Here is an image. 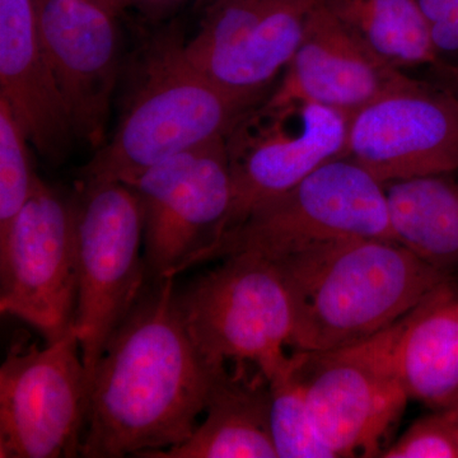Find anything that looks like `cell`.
<instances>
[{
    "label": "cell",
    "instance_id": "ba28073f",
    "mask_svg": "<svg viewBox=\"0 0 458 458\" xmlns=\"http://www.w3.org/2000/svg\"><path fill=\"white\" fill-rule=\"evenodd\" d=\"M349 119L304 99L271 96L243 114L225 138L233 198L219 236L322 165L348 157Z\"/></svg>",
    "mask_w": 458,
    "mask_h": 458
},
{
    "label": "cell",
    "instance_id": "603a6c76",
    "mask_svg": "<svg viewBox=\"0 0 458 458\" xmlns=\"http://www.w3.org/2000/svg\"><path fill=\"white\" fill-rule=\"evenodd\" d=\"M385 458H458V428L442 410L412 423Z\"/></svg>",
    "mask_w": 458,
    "mask_h": 458
},
{
    "label": "cell",
    "instance_id": "3957f363",
    "mask_svg": "<svg viewBox=\"0 0 458 458\" xmlns=\"http://www.w3.org/2000/svg\"><path fill=\"white\" fill-rule=\"evenodd\" d=\"M113 137L82 170V182L129 183L153 165L227 138L262 99L241 98L197 71L179 32L150 42Z\"/></svg>",
    "mask_w": 458,
    "mask_h": 458
},
{
    "label": "cell",
    "instance_id": "7c38bea8",
    "mask_svg": "<svg viewBox=\"0 0 458 458\" xmlns=\"http://www.w3.org/2000/svg\"><path fill=\"white\" fill-rule=\"evenodd\" d=\"M348 157L379 182L458 171V101L406 75L349 119Z\"/></svg>",
    "mask_w": 458,
    "mask_h": 458
},
{
    "label": "cell",
    "instance_id": "30bf717a",
    "mask_svg": "<svg viewBox=\"0 0 458 458\" xmlns=\"http://www.w3.org/2000/svg\"><path fill=\"white\" fill-rule=\"evenodd\" d=\"M77 295L74 198L38 179L0 238V311L55 343L74 331Z\"/></svg>",
    "mask_w": 458,
    "mask_h": 458
},
{
    "label": "cell",
    "instance_id": "44dd1931",
    "mask_svg": "<svg viewBox=\"0 0 458 458\" xmlns=\"http://www.w3.org/2000/svg\"><path fill=\"white\" fill-rule=\"evenodd\" d=\"M267 379L271 436L278 458H336L312 417L294 352Z\"/></svg>",
    "mask_w": 458,
    "mask_h": 458
},
{
    "label": "cell",
    "instance_id": "277c9868",
    "mask_svg": "<svg viewBox=\"0 0 458 458\" xmlns=\"http://www.w3.org/2000/svg\"><path fill=\"white\" fill-rule=\"evenodd\" d=\"M355 238L396 241L384 183L343 157L256 207L242 222L195 255L185 270L237 254L278 261L322 243Z\"/></svg>",
    "mask_w": 458,
    "mask_h": 458
},
{
    "label": "cell",
    "instance_id": "9a60e30c",
    "mask_svg": "<svg viewBox=\"0 0 458 458\" xmlns=\"http://www.w3.org/2000/svg\"><path fill=\"white\" fill-rule=\"evenodd\" d=\"M405 77L318 0L302 41L271 98L304 99L351 117Z\"/></svg>",
    "mask_w": 458,
    "mask_h": 458
},
{
    "label": "cell",
    "instance_id": "e0dca14e",
    "mask_svg": "<svg viewBox=\"0 0 458 458\" xmlns=\"http://www.w3.org/2000/svg\"><path fill=\"white\" fill-rule=\"evenodd\" d=\"M246 363L223 367L208 396L205 419L191 437L148 458H278L270 429L267 379L258 370L249 378Z\"/></svg>",
    "mask_w": 458,
    "mask_h": 458
},
{
    "label": "cell",
    "instance_id": "2e32d148",
    "mask_svg": "<svg viewBox=\"0 0 458 458\" xmlns=\"http://www.w3.org/2000/svg\"><path fill=\"white\" fill-rule=\"evenodd\" d=\"M0 98L38 155L60 164L75 135L42 44L33 0H0Z\"/></svg>",
    "mask_w": 458,
    "mask_h": 458
},
{
    "label": "cell",
    "instance_id": "d4e9b609",
    "mask_svg": "<svg viewBox=\"0 0 458 458\" xmlns=\"http://www.w3.org/2000/svg\"><path fill=\"white\" fill-rule=\"evenodd\" d=\"M188 2H195V0H119L123 9H135L148 20L167 17Z\"/></svg>",
    "mask_w": 458,
    "mask_h": 458
},
{
    "label": "cell",
    "instance_id": "83f0119b",
    "mask_svg": "<svg viewBox=\"0 0 458 458\" xmlns=\"http://www.w3.org/2000/svg\"><path fill=\"white\" fill-rule=\"evenodd\" d=\"M95 2H98L102 7L108 9L114 16H119L123 11L122 5H120L119 0H95Z\"/></svg>",
    "mask_w": 458,
    "mask_h": 458
},
{
    "label": "cell",
    "instance_id": "d6986e66",
    "mask_svg": "<svg viewBox=\"0 0 458 458\" xmlns=\"http://www.w3.org/2000/svg\"><path fill=\"white\" fill-rule=\"evenodd\" d=\"M401 381L409 400L437 410L458 393V298L443 289L414 319L399 348Z\"/></svg>",
    "mask_w": 458,
    "mask_h": 458
},
{
    "label": "cell",
    "instance_id": "52a82bcc",
    "mask_svg": "<svg viewBox=\"0 0 458 458\" xmlns=\"http://www.w3.org/2000/svg\"><path fill=\"white\" fill-rule=\"evenodd\" d=\"M74 201V334L90 385L111 336L144 292V218L140 198L123 182H82Z\"/></svg>",
    "mask_w": 458,
    "mask_h": 458
},
{
    "label": "cell",
    "instance_id": "5bb4252c",
    "mask_svg": "<svg viewBox=\"0 0 458 458\" xmlns=\"http://www.w3.org/2000/svg\"><path fill=\"white\" fill-rule=\"evenodd\" d=\"M38 31L64 98L74 135L106 141L119 72L117 16L95 0H33Z\"/></svg>",
    "mask_w": 458,
    "mask_h": 458
},
{
    "label": "cell",
    "instance_id": "4fadbf2b",
    "mask_svg": "<svg viewBox=\"0 0 458 458\" xmlns=\"http://www.w3.org/2000/svg\"><path fill=\"white\" fill-rule=\"evenodd\" d=\"M318 0H214L183 42L190 64L219 87L261 99L302 41Z\"/></svg>",
    "mask_w": 458,
    "mask_h": 458
},
{
    "label": "cell",
    "instance_id": "7402d4cb",
    "mask_svg": "<svg viewBox=\"0 0 458 458\" xmlns=\"http://www.w3.org/2000/svg\"><path fill=\"white\" fill-rule=\"evenodd\" d=\"M29 144L8 102L0 98V238L8 233L40 179L33 171Z\"/></svg>",
    "mask_w": 458,
    "mask_h": 458
},
{
    "label": "cell",
    "instance_id": "ffe728a7",
    "mask_svg": "<svg viewBox=\"0 0 458 458\" xmlns=\"http://www.w3.org/2000/svg\"><path fill=\"white\" fill-rule=\"evenodd\" d=\"M373 53L403 71L430 66L438 53L418 0H318Z\"/></svg>",
    "mask_w": 458,
    "mask_h": 458
},
{
    "label": "cell",
    "instance_id": "8992f818",
    "mask_svg": "<svg viewBox=\"0 0 458 458\" xmlns=\"http://www.w3.org/2000/svg\"><path fill=\"white\" fill-rule=\"evenodd\" d=\"M434 295L363 342L294 352L312 417L336 457L381 456L382 441L409 400L400 376V344Z\"/></svg>",
    "mask_w": 458,
    "mask_h": 458
},
{
    "label": "cell",
    "instance_id": "5b68a950",
    "mask_svg": "<svg viewBox=\"0 0 458 458\" xmlns=\"http://www.w3.org/2000/svg\"><path fill=\"white\" fill-rule=\"evenodd\" d=\"M177 304L190 337L213 366L250 363L267 378L291 348L294 306L276 262L254 254L222 259Z\"/></svg>",
    "mask_w": 458,
    "mask_h": 458
},
{
    "label": "cell",
    "instance_id": "ac0fdd59",
    "mask_svg": "<svg viewBox=\"0 0 458 458\" xmlns=\"http://www.w3.org/2000/svg\"><path fill=\"white\" fill-rule=\"evenodd\" d=\"M450 174L385 185L388 219L397 242L445 271L458 264V180Z\"/></svg>",
    "mask_w": 458,
    "mask_h": 458
},
{
    "label": "cell",
    "instance_id": "9c48e42d",
    "mask_svg": "<svg viewBox=\"0 0 458 458\" xmlns=\"http://www.w3.org/2000/svg\"><path fill=\"white\" fill-rule=\"evenodd\" d=\"M89 382L74 331L12 344L0 369V458L81 456Z\"/></svg>",
    "mask_w": 458,
    "mask_h": 458
},
{
    "label": "cell",
    "instance_id": "484cf974",
    "mask_svg": "<svg viewBox=\"0 0 458 458\" xmlns=\"http://www.w3.org/2000/svg\"><path fill=\"white\" fill-rule=\"evenodd\" d=\"M428 81L442 87L458 101V60L439 59L427 68Z\"/></svg>",
    "mask_w": 458,
    "mask_h": 458
},
{
    "label": "cell",
    "instance_id": "8fae6325",
    "mask_svg": "<svg viewBox=\"0 0 458 458\" xmlns=\"http://www.w3.org/2000/svg\"><path fill=\"white\" fill-rule=\"evenodd\" d=\"M126 185L143 209L147 270L156 280L179 276L218 238L231 209L225 138L171 157Z\"/></svg>",
    "mask_w": 458,
    "mask_h": 458
},
{
    "label": "cell",
    "instance_id": "6da1fadb",
    "mask_svg": "<svg viewBox=\"0 0 458 458\" xmlns=\"http://www.w3.org/2000/svg\"><path fill=\"white\" fill-rule=\"evenodd\" d=\"M223 366L190 337L174 276L156 280L111 336L90 379L81 456L149 457L188 441Z\"/></svg>",
    "mask_w": 458,
    "mask_h": 458
},
{
    "label": "cell",
    "instance_id": "cb8c5ba5",
    "mask_svg": "<svg viewBox=\"0 0 458 458\" xmlns=\"http://www.w3.org/2000/svg\"><path fill=\"white\" fill-rule=\"evenodd\" d=\"M442 59L458 60V0H418Z\"/></svg>",
    "mask_w": 458,
    "mask_h": 458
},
{
    "label": "cell",
    "instance_id": "7a4b0ae2",
    "mask_svg": "<svg viewBox=\"0 0 458 458\" xmlns=\"http://www.w3.org/2000/svg\"><path fill=\"white\" fill-rule=\"evenodd\" d=\"M294 306L293 352L363 342L452 285L396 241H334L274 261Z\"/></svg>",
    "mask_w": 458,
    "mask_h": 458
},
{
    "label": "cell",
    "instance_id": "4316f807",
    "mask_svg": "<svg viewBox=\"0 0 458 458\" xmlns=\"http://www.w3.org/2000/svg\"><path fill=\"white\" fill-rule=\"evenodd\" d=\"M441 410L452 419V421H454L458 428V393L456 394V396L450 401V403Z\"/></svg>",
    "mask_w": 458,
    "mask_h": 458
},
{
    "label": "cell",
    "instance_id": "f1b7e54d",
    "mask_svg": "<svg viewBox=\"0 0 458 458\" xmlns=\"http://www.w3.org/2000/svg\"><path fill=\"white\" fill-rule=\"evenodd\" d=\"M214 2V0H195V3H197L198 7L205 8L208 4H210V3Z\"/></svg>",
    "mask_w": 458,
    "mask_h": 458
}]
</instances>
